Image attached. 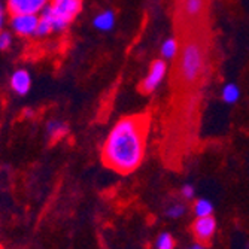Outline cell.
<instances>
[{"label": "cell", "instance_id": "11", "mask_svg": "<svg viewBox=\"0 0 249 249\" xmlns=\"http://www.w3.org/2000/svg\"><path fill=\"white\" fill-rule=\"evenodd\" d=\"M179 50H180V43L176 37H169L166 39L163 43H161V57L169 61V60H173V58H178V54H179Z\"/></svg>", "mask_w": 249, "mask_h": 249}, {"label": "cell", "instance_id": "3", "mask_svg": "<svg viewBox=\"0 0 249 249\" xmlns=\"http://www.w3.org/2000/svg\"><path fill=\"white\" fill-rule=\"evenodd\" d=\"M82 11V0H51L42 12L53 22L54 32L60 33L69 27Z\"/></svg>", "mask_w": 249, "mask_h": 249}, {"label": "cell", "instance_id": "17", "mask_svg": "<svg viewBox=\"0 0 249 249\" xmlns=\"http://www.w3.org/2000/svg\"><path fill=\"white\" fill-rule=\"evenodd\" d=\"M185 212H187V208H185V205H182V203H173V205L169 206L166 211L169 218H180L185 215Z\"/></svg>", "mask_w": 249, "mask_h": 249}, {"label": "cell", "instance_id": "4", "mask_svg": "<svg viewBox=\"0 0 249 249\" xmlns=\"http://www.w3.org/2000/svg\"><path fill=\"white\" fill-rule=\"evenodd\" d=\"M166 75H167V61L164 58H158V60L152 61L146 76L141 82V87H139L141 93H143V94L154 93L155 89L161 85Z\"/></svg>", "mask_w": 249, "mask_h": 249}, {"label": "cell", "instance_id": "16", "mask_svg": "<svg viewBox=\"0 0 249 249\" xmlns=\"http://www.w3.org/2000/svg\"><path fill=\"white\" fill-rule=\"evenodd\" d=\"M157 249H175V239L170 233H161L155 242Z\"/></svg>", "mask_w": 249, "mask_h": 249}, {"label": "cell", "instance_id": "20", "mask_svg": "<svg viewBox=\"0 0 249 249\" xmlns=\"http://www.w3.org/2000/svg\"><path fill=\"white\" fill-rule=\"evenodd\" d=\"M188 249H206V248H205V245H203V243H196V245H193Z\"/></svg>", "mask_w": 249, "mask_h": 249}, {"label": "cell", "instance_id": "12", "mask_svg": "<svg viewBox=\"0 0 249 249\" xmlns=\"http://www.w3.org/2000/svg\"><path fill=\"white\" fill-rule=\"evenodd\" d=\"M221 99L224 103L227 105H234L239 99H240V88L237 84L234 82H229L225 84L221 89Z\"/></svg>", "mask_w": 249, "mask_h": 249}, {"label": "cell", "instance_id": "5", "mask_svg": "<svg viewBox=\"0 0 249 249\" xmlns=\"http://www.w3.org/2000/svg\"><path fill=\"white\" fill-rule=\"evenodd\" d=\"M208 11V0H179V18L185 24H197Z\"/></svg>", "mask_w": 249, "mask_h": 249}, {"label": "cell", "instance_id": "14", "mask_svg": "<svg viewBox=\"0 0 249 249\" xmlns=\"http://www.w3.org/2000/svg\"><path fill=\"white\" fill-rule=\"evenodd\" d=\"M67 125L63 123V121H60V120H55V121H50L48 123V125H47V131H48V134H50V138H53V139H60V138H63V136L67 133Z\"/></svg>", "mask_w": 249, "mask_h": 249}, {"label": "cell", "instance_id": "7", "mask_svg": "<svg viewBox=\"0 0 249 249\" xmlns=\"http://www.w3.org/2000/svg\"><path fill=\"white\" fill-rule=\"evenodd\" d=\"M51 0H6L5 8L9 15L32 14L40 15V12L50 5Z\"/></svg>", "mask_w": 249, "mask_h": 249}, {"label": "cell", "instance_id": "9", "mask_svg": "<svg viewBox=\"0 0 249 249\" xmlns=\"http://www.w3.org/2000/svg\"><path fill=\"white\" fill-rule=\"evenodd\" d=\"M9 87L18 96L29 94L32 88V76L27 69H17L9 78Z\"/></svg>", "mask_w": 249, "mask_h": 249}, {"label": "cell", "instance_id": "1", "mask_svg": "<svg viewBox=\"0 0 249 249\" xmlns=\"http://www.w3.org/2000/svg\"><path fill=\"white\" fill-rule=\"evenodd\" d=\"M149 123V117L145 114L118 120L103 143V164L121 175H128L138 169L145 157Z\"/></svg>", "mask_w": 249, "mask_h": 249}, {"label": "cell", "instance_id": "13", "mask_svg": "<svg viewBox=\"0 0 249 249\" xmlns=\"http://www.w3.org/2000/svg\"><path fill=\"white\" fill-rule=\"evenodd\" d=\"M51 33H54V27H53V22L50 19V17L47 14L40 12L39 15V26H37V37H47Z\"/></svg>", "mask_w": 249, "mask_h": 249}, {"label": "cell", "instance_id": "8", "mask_svg": "<svg viewBox=\"0 0 249 249\" xmlns=\"http://www.w3.org/2000/svg\"><path fill=\"white\" fill-rule=\"evenodd\" d=\"M216 230V221L213 216H200L193 224V233L200 243H208Z\"/></svg>", "mask_w": 249, "mask_h": 249}, {"label": "cell", "instance_id": "15", "mask_svg": "<svg viewBox=\"0 0 249 249\" xmlns=\"http://www.w3.org/2000/svg\"><path fill=\"white\" fill-rule=\"evenodd\" d=\"M213 212V205L208 200V198H198L194 203V213L197 215V218L200 216H211V213Z\"/></svg>", "mask_w": 249, "mask_h": 249}, {"label": "cell", "instance_id": "6", "mask_svg": "<svg viewBox=\"0 0 249 249\" xmlns=\"http://www.w3.org/2000/svg\"><path fill=\"white\" fill-rule=\"evenodd\" d=\"M39 26V15L32 14H18L11 15L9 18V27L11 30L21 37H33L37 33Z\"/></svg>", "mask_w": 249, "mask_h": 249}, {"label": "cell", "instance_id": "10", "mask_svg": "<svg viewBox=\"0 0 249 249\" xmlns=\"http://www.w3.org/2000/svg\"><path fill=\"white\" fill-rule=\"evenodd\" d=\"M117 22V15L114 11H102L100 14H97L93 19V26L96 30L99 32H110L112 29L115 27Z\"/></svg>", "mask_w": 249, "mask_h": 249}, {"label": "cell", "instance_id": "2", "mask_svg": "<svg viewBox=\"0 0 249 249\" xmlns=\"http://www.w3.org/2000/svg\"><path fill=\"white\" fill-rule=\"evenodd\" d=\"M208 67V50L198 36H188L180 45L176 60V78L178 84L191 89L197 87Z\"/></svg>", "mask_w": 249, "mask_h": 249}, {"label": "cell", "instance_id": "18", "mask_svg": "<svg viewBox=\"0 0 249 249\" xmlns=\"http://www.w3.org/2000/svg\"><path fill=\"white\" fill-rule=\"evenodd\" d=\"M12 43V35L9 32H2L0 33V50L2 51H6Z\"/></svg>", "mask_w": 249, "mask_h": 249}, {"label": "cell", "instance_id": "19", "mask_svg": "<svg viewBox=\"0 0 249 249\" xmlns=\"http://www.w3.org/2000/svg\"><path fill=\"white\" fill-rule=\"evenodd\" d=\"M180 194H182L185 198H193L194 194H196V190L191 184H185L182 188H180Z\"/></svg>", "mask_w": 249, "mask_h": 249}]
</instances>
